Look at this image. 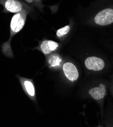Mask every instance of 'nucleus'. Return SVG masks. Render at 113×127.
Segmentation results:
<instances>
[{"instance_id": "9d476101", "label": "nucleus", "mask_w": 113, "mask_h": 127, "mask_svg": "<svg viewBox=\"0 0 113 127\" xmlns=\"http://www.w3.org/2000/svg\"><path fill=\"white\" fill-rule=\"evenodd\" d=\"M70 30V26L69 25H67L63 28H62L59 29L56 32V35L58 37L61 38L67 34L69 32Z\"/></svg>"}, {"instance_id": "0eeeda50", "label": "nucleus", "mask_w": 113, "mask_h": 127, "mask_svg": "<svg viewBox=\"0 0 113 127\" xmlns=\"http://www.w3.org/2000/svg\"><path fill=\"white\" fill-rule=\"evenodd\" d=\"M59 46V44L55 41L44 40L40 45V50L44 54L47 55L56 51Z\"/></svg>"}, {"instance_id": "1a4fd4ad", "label": "nucleus", "mask_w": 113, "mask_h": 127, "mask_svg": "<svg viewBox=\"0 0 113 127\" xmlns=\"http://www.w3.org/2000/svg\"><path fill=\"white\" fill-rule=\"evenodd\" d=\"M62 62V59L57 54H53L49 57L48 62L49 65L52 67H57L60 66Z\"/></svg>"}, {"instance_id": "423d86ee", "label": "nucleus", "mask_w": 113, "mask_h": 127, "mask_svg": "<svg viewBox=\"0 0 113 127\" xmlns=\"http://www.w3.org/2000/svg\"><path fill=\"white\" fill-rule=\"evenodd\" d=\"M23 90L31 98H33L35 96V89L33 81L21 77L19 78Z\"/></svg>"}, {"instance_id": "6e6552de", "label": "nucleus", "mask_w": 113, "mask_h": 127, "mask_svg": "<svg viewBox=\"0 0 113 127\" xmlns=\"http://www.w3.org/2000/svg\"><path fill=\"white\" fill-rule=\"evenodd\" d=\"M106 87L103 84H100L99 87H95L89 91V94L95 100H100L106 95Z\"/></svg>"}, {"instance_id": "9b49d317", "label": "nucleus", "mask_w": 113, "mask_h": 127, "mask_svg": "<svg viewBox=\"0 0 113 127\" xmlns=\"http://www.w3.org/2000/svg\"><path fill=\"white\" fill-rule=\"evenodd\" d=\"M27 4L32 5H36L39 2V0H24Z\"/></svg>"}, {"instance_id": "f257e3e1", "label": "nucleus", "mask_w": 113, "mask_h": 127, "mask_svg": "<svg viewBox=\"0 0 113 127\" xmlns=\"http://www.w3.org/2000/svg\"><path fill=\"white\" fill-rule=\"evenodd\" d=\"M28 13L27 11H22L15 14L11 18L10 26V36L8 41L4 43L2 46L3 52L8 57H13L10 42L13 36L20 32L24 27Z\"/></svg>"}, {"instance_id": "39448f33", "label": "nucleus", "mask_w": 113, "mask_h": 127, "mask_svg": "<svg viewBox=\"0 0 113 127\" xmlns=\"http://www.w3.org/2000/svg\"><path fill=\"white\" fill-rule=\"evenodd\" d=\"M86 67L89 70L99 71L105 67V62L103 59L96 57H89L85 62Z\"/></svg>"}, {"instance_id": "7ed1b4c3", "label": "nucleus", "mask_w": 113, "mask_h": 127, "mask_svg": "<svg viewBox=\"0 0 113 127\" xmlns=\"http://www.w3.org/2000/svg\"><path fill=\"white\" fill-rule=\"evenodd\" d=\"M96 24L107 25L113 23V9H106L99 12L94 18Z\"/></svg>"}, {"instance_id": "f03ea898", "label": "nucleus", "mask_w": 113, "mask_h": 127, "mask_svg": "<svg viewBox=\"0 0 113 127\" xmlns=\"http://www.w3.org/2000/svg\"><path fill=\"white\" fill-rule=\"evenodd\" d=\"M0 1L6 12L16 14L22 11L29 13L32 10L31 6L21 0H0Z\"/></svg>"}, {"instance_id": "20e7f679", "label": "nucleus", "mask_w": 113, "mask_h": 127, "mask_svg": "<svg viewBox=\"0 0 113 127\" xmlns=\"http://www.w3.org/2000/svg\"><path fill=\"white\" fill-rule=\"evenodd\" d=\"M63 70L65 77L71 82L76 81L79 78V74L77 68L71 62L64 63L63 66Z\"/></svg>"}]
</instances>
